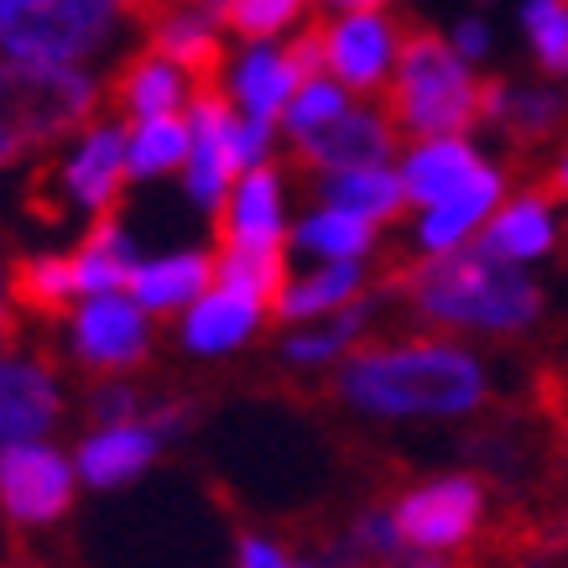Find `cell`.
<instances>
[{
    "instance_id": "obj_1",
    "label": "cell",
    "mask_w": 568,
    "mask_h": 568,
    "mask_svg": "<svg viewBox=\"0 0 568 568\" xmlns=\"http://www.w3.org/2000/svg\"><path fill=\"white\" fill-rule=\"evenodd\" d=\"M376 297L407 308V334H521L542 313V287L511 261L469 251L407 256L386 251L376 272Z\"/></svg>"
},
{
    "instance_id": "obj_2",
    "label": "cell",
    "mask_w": 568,
    "mask_h": 568,
    "mask_svg": "<svg viewBox=\"0 0 568 568\" xmlns=\"http://www.w3.org/2000/svg\"><path fill=\"white\" fill-rule=\"evenodd\" d=\"M485 365L465 349L433 334H365L303 402H334L371 417H465L485 407Z\"/></svg>"
},
{
    "instance_id": "obj_3",
    "label": "cell",
    "mask_w": 568,
    "mask_h": 568,
    "mask_svg": "<svg viewBox=\"0 0 568 568\" xmlns=\"http://www.w3.org/2000/svg\"><path fill=\"white\" fill-rule=\"evenodd\" d=\"M381 115L402 146L465 136L485 125V79L465 69L459 48H448L428 21L396 17V79L381 89Z\"/></svg>"
},
{
    "instance_id": "obj_4",
    "label": "cell",
    "mask_w": 568,
    "mask_h": 568,
    "mask_svg": "<svg viewBox=\"0 0 568 568\" xmlns=\"http://www.w3.org/2000/svg\"><path fill=\"white\" fill-rule=\"evenodd\" d=\"M100 110V84L84 69L58 63H6L0 69V115L17 125L27 152H48L63 136H84Z\"/></svg>"
},
{
    "instance_id": "obj_5",
    "label": "cell",
    "mask_w": 568,
    "mask_h": 568,
    "mask_svg": "<svg viewBox=\"0 0 568 568\" xmlns=\"http://www.w3.org/2000/svg\"><path fill=\"white\" fill-rule=\"evenodd\" d=\"M115 0H0V48L11 63L79 69L110 42Z\"/></svg>"
},
{
    "instance_id": "obj_6",
    "label": "cell",
    "mask_w": 568,
    "mask_h": 568,
    "mask_svg": "<svg viewBox=\"0 0 568 568\" xmlns=\"http://www.w3.org/2000/svg\"><path fill=\"white\" fill-rule=\"evenodd\" d=\"M490 480L485 475H428L402 480L392 490V527L417 552H459L475 542L490 511Z\"/></svg>"
},
{
    "instance_id": "obj_7",
    "label": "cell",
    "mask_w": 568,
    "mask_h": 568,
    "mask_svg": "<svg viewBox=\"0 0 568 568\" xmlns=\"http://www.w3.org/2000/svg\"><path fill=\"white\" fill-rule=\"evenodd\" d=\"M73 511V465L48 444L0 448V517L11 537L52 527Z\"/></svg>"
},
{
    "instance_id": "obj_8",
    "label": "cell",
    "mask_w": 568,
    "mask_h": 568,
    "mask_svg": "<svg viewBox=\"0 0 568 568\" xmlns=\"http://www.w3.org/2000/svg\"><path fill=\"white\" fill-rule=\"evenodd\" d=\"M73 361H79V376L89 381H110L152 365V324H146V313L115 293L94 297L84 313H73Z\"/></svg>"
},
{
    "instance_id": "obj_9",
    "label": "cell",
    "mask_w": 568,
    "mask_h": 568,
    "mask_svg": "<svg viewBox=\"0 0 568 568\" xmlns=\"http://www.w3.org/2000/svg\"><path fill=\"white\" fill-rule=\"evenodd\" d=\"M396 146H402V141H396L392 121H386L381 110H349L345 104L328 125H318L308 136H293L287 168L308 183V178L349 173V168H381Z\"/></svg>"
},
{
    "instance_id": "obj_10",
    "label": "cell",
    "mask_w": 568,
    "mask_h": 568,
    "mask_svg": "<svg viewBox=\"0 0 568 568\" xmlns=\"http://www.w3.org/2000/svg\"><path fill=\"white\" fill-rule=\"evenodd\" d=\"M52 376H58L52 349L37 361H0V448L27 444L63 417V396Z\"/></svg>"
},
{
    "instance_id": "obj_11",
    "label": "cell",
    "mask_w": 568,
    "mask_h": 568,
    "mask_svg": "<svg viewBox=\"0 0 568 568\" xmlns=\"http://www.w3.org/2000/svg\"><path fill=\"white\" fill-rule=\"evenodd\" d=\"M183 73L162 58V52H152L146 42H141L131 58H121L115 63V73L104 79L100 89V104L110 121H156V115H178V104H183Z\"/></svg>"
},
{
    "instance_id": "obj_12",
    "label": "cell",
    "mask_w": 568,
    "mask_h": 568,
    "mask_svg": "<svg viewBox=\"0 0 568 568\" xmlns=\"http://www.w3.org/2000/svg\"><path fill=\"white\" fill-rule=\"evenodd\" d=\"M141 32H146V48L162 52L193 89L224 84V37H220V21L214 17L183 11V6H162Z\"/></svg>"
},
{
    "instance_id": "obj_13",
    "label": "cell",
    "mask_w": 568,
    "mask_h": 568,
    "mask_svg": "<svg viewBox=\"0 0 568 568\" xmlns=\"http://www.w3.org/2000/svg\"><path fill=\"white\" fill-rule=\"evenodd\" d=\"M396 58V21L381 11H349L339 27L328 21V69L339 73L349 89H386V69Z\"/></svg>"
},
{
    "instance_id": "obj_14",
    "label": "cell",
    "mask_w": 568,
    "mask_h": 568,
    "mask_svg": "<svg viewBox=\"0 0 568 568\" xmlns=\"http://www.w3.org/2000/svg\"><path fill=\"white\" fill-rule=\"evenodd\" d=\"M266 241H287V230H282V173L272 162L241 173L235 193L214 209V245H266Z\"/></svg>"
},
{
    "instance_id": "obj_15",
    "label": "cell",
    "mask_w": 568,
    "mask_h": 568,
    "mask_svg": "<svg viewBox=\"0 0 568 568\" xmlns=\"http://www.w3.org/2000/svg\"><path fill=\"white\" fill-rule=\"evenodd\" d=\"M84 293L79 256H11L6 297L37 324H73V297Z\"/></svg>"
},
{
    "instance_id": "obj_16",
    "label": "cell",
    "mask_w": 568,
    "mask_h": 568,
    "mask_svg": "<svg viewBox=\"0 0 568 568\" xmlns=\"http://www.w3.org/2000/svg\"><path fill=\"white\" fill-rule=\"evenodd\" d=\"M69 173L73 204L94 209V214H115L125 183H131V146H125L121 125H94L84 136V146L63 162Z\"/></svg>"
},
{
    "instance_id": "obj_17",
    "label": "cell",
    "mask_w": 568,
    "mask_h": 568,
    "mask_svg": "<svg viewBox=\"0 0 568 568\" xmlns=\"http://www.w3.org/2000/svg\"><path fill=\"white\" fill-rule=\"evenodd\" d=\"M214 287L251 297V303L276 324L282 297H287V287H293V276H287V241L220 245V251H214Z\"/></svg>"
},
{
    "instance_id": "obj_18",
    "label": "cell",
    "mask_w": 568,
    "mask_h": 568,
    "mask_svg": "<svg viewBox=\"0 0 568 568\" xmlns=\"http://www.w3.org/2000/svg\"><path fill=\"white\" fill-rule=\"evenodd\" d=\"M209 287H214V256L209 251H183V256H168V261H146L125 282V293L136 297L146 313H156V318L183 313Z\"/></svg>"
},
{
    "instance_id": "obj_19",
    "label": "cell",
    "mask_w": 568,
    "mask_h": 568,
    "mask_svg": "<svg viewBox=\"0 0 568 568\" xmlns=\"http://www.w3.org/2000/svg\"><path fill=\"white\" fill-rule=\"evenodd\" d=\"M485 173V162L469 152L459 136H444V141H423L413 156H407V173H402V189L413 204H448L454 193H465L475 178Z\"/></svg>"
},
{
    "instance_id": "obj_20",
    "label": "cell",
    "mask_w": 568,
    "mask_h": 568,
    "mask_svg": "<svg viewBox=\"0 0 568 568\" xmlns=\"http://www.w3.org/2000/svg\"><path fill=\"white\" fill-rule=\"evenodd\" d=\"M156 438L146 423H125V428H100L89 433L84 444H79V475H84L94 490H110V485H125L136 480L141 469L156 459Z\"/></svg>"
},
{
    "instance_id": "obj_21",
    "label": "cell",
    "mask_w": 568,
    "mask_h": 568,
    "mask_svg": "<svg viewBox=\"0 0 568 568\" xmlns=\"http://www.w3.org/2000/svg\"><path fill=\"white\" fill-rule=\"evenodd\" d=\"M261 318H266V313H261L251 297L214 287V293L199 297V303L189 308V318L178 324V339H183L193 355H224V349L245 345Z\"/></svg>"
},
{
    "instance_id": "obj_22",
    "label": "cell",
    "mask_w": 568,
    "mask_h": 568,
    "mask_svg": "<svg viewBox=\"0 0 568 568\" xmlns=\"http://www.w3.org/2000/svg\"><path fill=\"white\" fill-rule=\"evenodd\" d=\"M308 183L328 209L361 214L371 224L402 220V209H407V189L386 168H349V173H324V178H308Z\"/></svg>"
},
{
    "instance_id": "obj_23",
    "label": "cell",
    "mask_w": 568,
    "mask_h": 568,
    "mask_svg": "<svg viewBox=\"0 0 568 568\" xmlns=\"http://www.w3.org/2000/svg\"><path fill=\"white\" fill-rule=\"evenodd\" d=\"M293 89H303L297 69L287 63V52L276 48H251L245 63L235 69V100L245 104V115L261 125H276L293 104Z\"/></svg>"
},
{
    "instance_id": "obj_24",
    "label": "cell",
    "mask_w": 568,
    "mask_h": 568,
    "mask_svg": "<svg viewBox=\"0 0 568 568\" xmlns=\"http://www.w3.org/2000/svg\"><path fill=\"white\" fill-rule=\"evenodd\" d=\"M552 241H558V235H552V220H548V199L517 193V199L490 220V230H485L475 245L496 261H527V256H548Z\"/></svg>"
},
{
    "instance_id": "obj_25",
    "label": "cell",
    "mask_w": 568,
    "mask_h": 568,
    "mask_svg": "<svg viewBox=\"0 0 568 568\" xmlns=\"http://www.w3.org/2000/svg\"><path fill=\"white\" fill-rule=\"evenodd\" d=\"M73 256H79V282H84V293H94V297L125 287L131 272H136L131 241H125V230L115 214H94V224H89V235L79 241Z\"/></svg>"
},
{
    "instance_id": "obj_26",
    "label": "cell",
    "mask_w": 568,
    "mask_h": 568,
    "mask_svg": "<svg viewBox=\"0 0 568 568\" xmlns=\"http://www.w3.org/2000/svg\"><path fill=\"white\" fill-rule=\"evenodd\" d=\"M496 199H500V173H490V168H485V173L475 178L465 193H454L448 204L428 209V220H423V230H417V245H423L428 256H433V251H454V245L465 241L469 230L490 214V204H496Z\"/></svg>"
},
{
    "instance_id": "obj_27",
    "label": "cell",
    "mask_w": 568,
    "mask_h": 568,
    "mask_svg": "<svg viewBox=\"0 0 568 568\" xmlns=\"http://www.w3.org/2000/svg\"><path fill=\"white\" fill-rule=\"evenodd\" d=\"M355 297H365V272L355 261H334V266H324V272H313L287 287L276 324H297V318H318V313L349 308Z\"/></svg>"
},
{
    "instance_id": "obj_28",
    "label": "cell",
    "mask_w": 568,
    "mask_h": 568,
    "mask_svg": "<svg viewBox=\"0 0 568 568\" xmlns=\"http://www.w3.org/2000/svg\"><path fill=\"white\" fill-rule=\"evenodd\" d=\"M193 146V125L183 115H156V121H141L136 136H131V178H162L189 162Z\"/></svg>"
},
{
    "instance_id": "obj_29",
    "label": "cell",
    "mask_w": 568,
    "mask_h": 568,
    "mask_svg": "<svg viewBox=\"0 0 568 568\" xmlns=\"http://www.w3.org/2000/svg\"><path fill=\"white\" fill-rule=\"evenodd\" d=\"M293 245L318 251V256H334V261H355L376 245V224L361 220V214H345V209H324V214L297 224Z\"/></svg>"
},
{
    "instance_id": "obj_30",
    "label": "cell",
    "mask_w": 568,
    "mask_h": 568,
    "mask_svg": "<svg viewBox=\"0 0 568 568\" xmlns=\"http://www.w3.org/2000/svg\"><path fill=\"white\" fill-rule=\"evenodd\" d=\"M527 37H532V58L548 79H568V0H527Z\"/></svg>"
},
{
    "instance_id": "obj_31",
    "label": "cell",
    "mask_w": 568,
    "mask_h": 568,
    "mask_svg": "<svg viewBox=\"0 0 568 568\" xmlns=\"http://www.w3.org/2000/svg\"><path fill=\"white\" fill-rule=\"evenodd\" d=\"M303 11V0H230L224 6V27L245 42H272L282 27H293V17Z\"/></svg>"
},
{
    "instance_id": "obj_32",
    "label": "cell",
    "mask_w": 568,
    "mask_h": 568,
    "mask_svg": "<svg viewBox=\"0 0 568 568\" xmlns=\"http://www.w3.org/2000/svg\"><path fill=\"white\" fill-rule=\"evenodd\" d=\"M84 417L89 423H100V428H125V423H141V417H146V402H141L136 386H125V376L89 381Z\"/></svg>"
},
{
    "instance_id": "obj_33",
    "label": "cell",
    "mask_w": 568,
    "mask_h": 568,
    "mask_svg": "<svg viewBox=\"0 0 568 568\" xmlns=\"http://www.w3.org/2000/svg\"><path fill=\"white\" fill-rule=\"evenodd\" d=\"M21 199H27V214L42 224H58L63 214H69L73 193H69V173H63V162H37L32 178H27V189H21Z\"/></svg>"
},
{
    "instance_id": "obj_34",
    "label": "cell",
    "mask_w": 568,
    "mask_h": 568,
    "mask_svg": "<svg viewBox=\"0 0 568 568\" xmlns=\"http://www.w3.org/2000/svg\"><path fill=\"white\" fill-rule=\"evenodd\" d=\"M339 110H345V89L313 79V84L297 89V100L287 104V115H282V121H287V131H293V136H308V131H318V125L334 121Z\"/></svg>"
},
{
    "instance_id": "obj_35",
    "label": "cell",
    "mask_w": 568,
    "mask_h": 568,
    "mask_svg": "<svg viewBox=\"0 0 568 568\" xmlns=\"http://www.w3.org/2000/svg\"><path fill=\"white\" fill-rule=\"evenodd\" d=\"M241 568H313V564L282 532L272 537V532L245 527V532H241Z\"/></svg>"
},
{
    "instance_id": "obj_36",
    "label": "cell",
    "mask_w": 568,
    "mask_h": 568,
    "mask_svg": "<svg viewBox=\"0 0 568 568\" xmlns=\"http://www.w3.org/2000/svg\"><path fill=\"white\" fill-rule=\"evenodd\" d=\"M527 193L548 199V204H552V199H564V204H568V141L548 156V168H542V173H537L532 183H527Z\"/></svg>"
},
{
    "instance_id": "obj_37",
    "label": "cell",
    "mask_w": 568,
    "mask_h": 568,
    "mask_svg": "<svg viewBox=\"0 0 568 568\" xmlns=\"http://www.w3.org/2000/svg\"><path fill=\"white\" fill-rule=\"evenodd\" d=\"M0 293H6V276H0ZM27 345V334H21V318L6 303H0V355H17Z\"/></svg>"
},
{
    "instance_id": "obj_38",
    "label": "cell",
    "mask_w": 568,
    "mask_h": 568,
    "mask_svg": "<svg viewBox=\"0 0 568 568\" xmlns=\"http://www.w3.org/2000/svg\"><path fill=\"white\" fill-rule=\"evenodd\" d=\"M115 11H121V17H131V21H141V27H146V21H152L156 11H162V0H115Z\"/></svg>"
},
{
    "instance_id": "obj_39",
    "label": "cell",
    "mask_w": 568,
    "mask_h": 568,
    "mask_svg": "<svg viewBox=\"0 0 568 568\" xmlns=\"http://www.w3.org/2000/svg\"><path fill=\"white\" fill-rule=\"evenodd\" d=\"M459 52H465V58H480L485 52V27L480 21H465V27H459Z\"/></svg>"
},
{
    "instance_id": "obj_40",
    "label": "cell",
    "mask_w": 568,
    "mask_h": 568,
    "mask_svg": "<svg viewBox=\"0 0 568 568\" xmlns=\"http://www.w3.org/2000/svg\"><path fill=\"white\" fill-rule=\"evenodd\" d=\"M324 6H339V11H381L386 0H324Z\"/></svg>"
}]
</instances>
